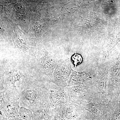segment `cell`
Returning <instances> with one entry per match:
<instances>
[{
    "label": "cell",
    "mask_w": 120,
    "mask_h": 120,
    "mask_svg": "<svg viewBox=\"0 0 120 120\" xmlns=\"http://www.w3.org/2000/svg\"><path fill=\"white\" fill-rule=\"evenodd\" d=\"M40 79L34 76H24L18 91L20 107L35 112L49 108L46 85Z\"/></svg>",
    "instance_id": "1"
},
{
    "label": "cell",
    "mask_w": 120,
    "mask_h": 120,
    "mask_svg": "<svg viewBox=\"0 0 120 120\" xmlns=\"http://www.w3.org/2000/svg\"><path fill=\"white\" fill-rule=\"evenodd\" d=\"M15 120V119L14 118H11L10 120Z\"/></svg>",
    "instance_id": "5"
},
{
    "label": "cell",
    "mask_w": 120,
    "mask_h": 120,
    "mask_svg": "<svg viewBox=\"0 0 120 120\" xmlns=\"http://www.w3.org/2000/svg\"><path fill=\"white\" fill-rule=\"evenodd\" d=\"M32 112L23 107H20L15 115V120H32Z\"/></svg>",
    "instance_id": "3"
},
{
    "label": "cell",
    "mask_w": 120,
    "mask_h": 120,
    "mask_svg": "<svg viewBox=\"0 0 120 120\" xmlns=\"http://www.w3.org/2000/svg\"><path fill=\"white\" fill-rule=\"evenodd\" d=\"M71 60L76 67L77 65L79 64L82 63V58L81 55L75 53L72 57Z\"/></svg>",
    "instance_id": "4"
},
{
    "label": "cell",
    "mask_w": 120,
    "mask_h": 120,
    "mask_svg": "<svg viewBox=\"0 0 120 120\" xmlns=\"http://www.w3.org/2000/svg\"><path fill=\"white\" fill-rule=\"evenodd\" d=\"M51 109L49 108L32 112V120H52Z\"/></svg>",
    "instance_id": "2"
}]
</instances>
